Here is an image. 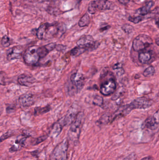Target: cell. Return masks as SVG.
Instances as JSON below:
<instances>
[{
    "mask_svg": "<svg viewBox=\"0 0 159 160\" xmlns=\"http://www.w3.org/2000/svg\"><path fill=\"white\" fill-rule=\"evenodd\" d=\"M61 29V27L56 23H44L37 29L36 37L39 39H46L56 35Z\"/></svg>",
    "mask_w": 159,
    "mask_h": 160,
    "instance_id": "obj_1",
    "label": "cell"
},
{
    "mask_svg": "<svg viewBox=\"0 0 159 160\" xmlns=\"http://www.w3.org/2000/svg\"><path fill=\"white\" fill-rule=\"evenodd\" d=\"M84 117V113L79 112L74 121L71 124L68 132V136L70 140L74 142H77L79 140Z\"/></svg>",
    "mask_w": 159,
    "mask_h": 160,
    "instance_id": "obj_2",
    "label": "cell"
},
{
    "mask_svg": "<svg viewBox=\"0 0 159 160\" xmlns=\"http://www.w3.org/2000/svg\"><path fill=\"white\" fill-rule=\"evenodd\" d=\"M153 44V40L149 36L140 34L136 37L133 42V48L136 52L142 51Z\"/></svg>",
    "mask_w": 159,
    "mask_h": 160,
    "instance_id": "obj_3",
    "label": "cell"
},
{
    "mask_svg": "<svg viewBox=\"0 0 159 160\" xmlns=\"http://www.w3.org/2000/svg\"><path fill=\"white\" fill-rule=\"evenodd\" d=\"M67 139L63 141L55 147L50 156V160H65L68 149Z\"/></svg>",
    "mask_w": 159,
    "mask_h": 160,
    "instance_id": "obj_4",
    "label": "cell"
},
{
    "mask_svg": "<svg viewBox=\"0 0 159 160\" xmlns=\"http://www.w3.org/2000/svg\"><path fill=\"white\" fill-rule=\"evenodd\" d=\"M23 59L27 64L34 65L41 59L38 53V47L32 46L28 48L23 54Z\"/></svg>",
    "mask_w": 159,
    "mask_h": 160,
    "instance_id": "obj_5",
    "label": "cell"
},
{
    "mask_svg": "<svg viewBox=\"0 0 159 160\" xmlns=\"http://www.w3.org/2000/svg\"><path fill=\"white\" fill-rule=\"evenodd\" d=\"M77 45L78 47L85 49L87 51L97 48L99 46V43L95 41L91 36L84 35L78 39L77 42Z\"/></svg>",
    "mask_w": 159,
    "mask_h": 160,
    "instance_id": "obj_6",
    "label": "cell"
},
{
    "mask_svg": "<svg viewBox=\"0 0 159 160\" xmlns=\"http://www.w3.org/2000/svg\"><path fill=\"white\" fill-rule=\"evenodd\" d=\"M153 101L150 99L145 97H141L135 99L129 104L132 110L134 109H145L151 107L153 104Z\"/></svg>",
    "mask_w": 159,
    "mask_h": 160,
    "instance_id": "obj_7",
    "label": "cell"
},
{
    "mask_svg": "<svg viewBox=\"0 0 159 160\" xmlns=\"http://www.w3.org/2000/svg\"><path fill=\"white\" fill-rule=\"evenodd\" d=\"M116 83L114 79L111 78L107 80L101 85L100 91L104 96H109L112 95L115 91Z\"/></svg>",
    "mask_w": 159,
    "mask_h": 160,
    "instance_id": "obj_8",
    "label": "cell"
},
{
    "mask_svg": "<svg viewBox=\"0 0 159 160\" xmlns=\"http://www.w3.org/2000/svg\"><path fill=\"white\" fill-rule=\"evenodd\" d=\"M77 113L78 112H77V109L73 105L68 110L64 118L61 119L59 122L61 123L63 127L71 125L75 119Z\"/></svg>",
    "mask_w": 159,
    "mask_h": 160,
    "instance_id": "obj_9",
    "label": "cell"
},
{
    "mask_svg": "<svg viewBox=\"0 0 159 160\" xmlns=\"http://www.w3.org/2000/svg\"><path fill=\"white\" fill-rule=\"evenodd\" d=\"M155 53L152 50H143L138 56L139 62L143 64H149L155 60Z\"/></svg>",
    "mask_w": 159,
    "mask_h": 160,
    "instance_id": "obj_10",
    "label": "cell"
},
{
    "mask_svg": "<svg viewBox=\"0 0 159 160\" xmlns=\"http://www.w3.org/2000/svg\"><path fill=\"white\" fill-rule=\"evenodd\" d=\"M158 112L157 111L153 116L147 118L143 123V127L150 130H157L159 126Z\"/></svg>",
    "mask_w": 159,
    "mask_h": 160,
    "instance_id": "obj_11",
    "label": "cell"
},
{
    "mask_svg": "<svg viewBox=\"0 0 159 160\" xmlns=\"http://www.w3.org/2000/svg\"><path fill=\"white\" fill-rule=\"evenodd\" d=\"M22 52L23 48L20 46H15L10 48L8 50L7 53V60L12 61L20 59L23 55Z\"/></svg>",
    "mask_w": 159,
    "mask_h": 160,
    "instance_id": "obj_12",
    "label": "cell"
},
{
    "mask_svg": "<svg viewBox=\"0 0 159 160\" xmlns=\"http://www.w3.org/2000/svg\"><path fill=\"white\" fill-rule=\"evenodd\" d=\"M85 77L79 73H75L71 76V81L72 84L76 87L77 91H81L85 85Z\"/></svg>",
    "mask_w": 159,
    "mask_h": 160,
    "instance_id": "obj_13",
    "label": "cell"
},
{
    "mask_svg": "<svg viewBox=\"0 0 159 160\" xmlns=\"http://www.w3.org/2000/svg\"><path fill=\"white\" fill-rule=\"evenodd\" d=\"M19 103L23 108L29 107L33 105L35 102L34 96L31 94H25L20 96Z\"/></svg>",
    "mask_w": 159,
    "mask_h": 160,
    "instance_id": "obj_14",
    "label": "cell"
},
{
    "mask_svg": "<svg viewBox=\"0 0 159 160\" xmlns=\"http://www.w3.org/2000/svg\"><path fill=\"white\" fill-rule=\"evenodd\" d=\"M95 4L98 10L101 11L112 10L115 8V4L109 0H96Z\"/></svg>",
    "mask_w": 159,
    "mask_h": 160,
    "instance_id": "obj_15",
    "label": "cell"
},
{
    "mask_svg": "<svg viewBox=\"0 0 159 160\" xmlns=\"http://www.w3.org/2000/svg\"><path fill=\"white\" fill-rule=\"evenodd\" d=\"M18 82L22 86L30 87L36 82V80L32 76L27 75H21L19 76Z\"/></svg>",
    "mask_w": 159,
    "mask_h": 160,
    "instance_id": "obj_16",
    "label": "cell"
},
{
    "mask_svg": "<svg viewBox=\"0 0 159 160\" xmlns=\"http://www.w3.org/2000/svg\"><path fill=\"white\" fill-rule=\"evenodd\" d=\"M155 2L154 1H150L146 3L144 6L136 10V13L139 14V16H144L148 15L150 13L151 8L154 6Z\"/></svg>",
    "mask_w": 159,
    "mask_h": 160,
    "instance_id": "obj_17",
    "label": "cell"
},
{
    "mask_svg": "<svg viewBox=\"0 0 159 160\" xmlns=\"http://www.w3.org/2000/svg\"><path fill=\"white\" fill-rule=\"evenodd\" d=\"M63 127L59 121L55 123L52 126V129L50 132V135L51 137L53 138L58 137L61 132Z\"/></svg>",
    "mask_w": 159,
    "mask_h": 160,
    "instance_id": "obj_18",
    "label": "cell"
},
{
    "mask_svg": "<svg viewBox=\"0 0 159 160\" xmlns=\"http://www.w3.org/2000/svg\"><path fill=\"white\" fill-rule=\"evenodd\" d=\"M90 22V17L89 15L87 13H86L79 20L78 24L80 27H86L89 25Z\"/></svg>",
    "mask_w": 159,
    "mask_h": 160,
    "instance_id": "obj_19",
    "label": "cell"
},
{
    "mask_svg": "<svg viewBox=\"0 0 159 160\" xmlns=\"http://www.w3.org/2000/svg\"><path fill=\"white\" fill-rule=\"evenodd\" d=\"M50 110H51V107L49 105H47L44 107H35L34 109V115L38 116L44 114L49 112Z\"/></svg>",
    "mask_w": 159,
    "mask_h": 160,
    "instance_id": "obj_20",
    "label": "cell"
},
{
    "mask_svg": "<svg viewBox=\"0 0 159 160\" xmlns=\"http://www.w3.org/2000/svg\"><path fill=\"white\" fill-rule=\"evenodd\" d=\"M87 51L85 49L81 47H75L70 52V54L72 56H74V57H77L81 54H83L84 52Z\"/></svg>",
    "mask_w": 159,
    "mask_h": 160,
    "instance_id": "obj_21",
    "label": "cell"
},
{
    "mask_svg": "<svg viewBox=\"0 0 159 160\" xmlns=\"http://www.w3.org/2000/svg\"><path fill=\"white\" fill-rule=\"evenodd\" d=\"M112 121V116L108 114H105L98 121L99 125H105Z\"/></svg>",
    "mask_w": 159,
    "mask_h": 160,
    "instance_id": "obj_22",
    "label": "cell"
},
{
    "mask_svg": "<svg viewBox=\"0 0 159 160\" xmlns=\"http://www.w3.org/2000/svg\"><path fill=\"white\" fill-rule=\"evenodd\" d=\"M155 73H156V70L155 68L152 66H150L144 71L143 75L145 77H150L154 76Z\"/></svg>",
    "mask_w": 159,
    "mask_h": 160,
    "instance_id": "obj_23",
    "label": "cell"
},
{
    "mask_svg": "<svg viewBox=\"0 0 159 160\" xmlns=\"http://www.w3.org/2000/svg\"><path fill=\"white\" fill-rule=\"evenodd\" d=\"M98 11L95 1H91L90 2L88 7V11L91 14H94Z\"/></svg>",
    "mask_w": 159,
    "mask_h": 160,
    "instance_id": "obj_24",
    "label": "cell"
},
{
    "mask_svg": "<svg viewBox=\"0 0 159 160\" xmlns=\"http://www.w3.org/2000/svg\"><path fill=\"white\" fill-rule=\"evenodd\" d=\"M92 103L96 106H101L103 103V98L101 96L97 95L93 98Z\"/></svg>",
    "mask_w": 159,
    "mask_h": 160,
    "instance_id": "obj_25",
    "label": "cell"
},
{
    "mask_svg": "<svg viewBox=\"0 0 159 160\" xmlns=\"http://www.w3.org/2000/svg\"><path fill=\"white\" fill-rule=\"evenodd\" d=\"M48 138L47 135H44L34 139L32 143L33 146H36L39 144L43 142L44 141H45Z\"/></svg>",
    "mask_w": 159,
    "mask_h": 160,
    "instance_id": "obj_26",
    "label": "cell"
},
{
    "mask_svg": "<svg viewBox=\"0 0 159 160\" xmlns=\"http://www.w3.org/2000/svg\"><path fill=\"white\" fill-rule=\"evenodd\" d=\"M144 19V17L143 16H138L137 17H130L129 18V20L131 22H133V23H138L141 22Z\"/></svg>",
    "mask_w": 159,
    "mask_h": 160,
    "instance_id": "obj_27",
    "label": "cell"
},
{
    "mask_svg": "<svg viewBox=\"0 0 159 160\" xmlns=\"http://www.w3.org/2000/svg\"><path fill=\"white\" fill-rule=\"evenodd\" d=\"M1 44L4 48H7L9 47L11 44L10 38L7 36L5 35L3 37L1 40Z\"/></svg>",
    "mask_w": 159,
    "mask_h": 160,
    "instance_id": "obj_28",
    "label": "cell"
},
{
    "mask_svg": "<svg viewBox=\"0 0 159 160\" xmlns=\"http://www.w3.org/2000/svg\"><path fill=\"white\" fill-rule=\"evenodd\" d=\"M121 28L127 33H130L132 32L133 31V27L129 24H124L122 26Z\"/></svg>",
    "mask_w": 159,
    "mask_h": 160,
    "instance_id": "obj_29",
    "label": "cell"
},
{
    "mask_svg": "<svg viewBox=\"0 0 159 160\" xmlns=\"http://www.w3.org/2000/svg\"><path fill=\"white\" fill-rule=\"evenodd\" d=\"M12 135V132H7L3 134L1 137H0V142H2L3 141L7 139V138L11 137Z\"/></svg>",
    "mask_w": 159,
    "mask_h": 160,
    "instance_id": "obj_30",
    "label": "cell"
},
{
    "mask_svg": "<svg viewBox=\"0 0 159 160\" xmlns=\"http://www.w3.org/2000/svg\"><path fill=\"white\" fill-rule=\"evenodd\" d=\"M136 159H137V156L136 154L134 153H132L125 157L122 160H136Z\"/></svg>",
    "mask_w": 159,
    "mask_h": 160,
    "instance_id": "obj_31",
    "label": "cell"
},
{
    "mask_svg": "<svg viewBox=\"0 0 159 160\" xmlns=\"http://www.w3.org/2000/svg\"><path fill=\"white\" fill-rule=\"evenodd\" d=\"M110 28V25H107V24L104 25V24H103V25L101 26V28L100 29V31H101V32H104V31L108 30V29H109Z\"/></svg>",
    "mask_w": 159,
    "mask_h": 160,
    "instance_id": "obj_32",
    "label": "cell"
},
{
    "mask_svg": "<svg viewBox=\"0 0 159 160\" xmlns=\"http://www.w3.org/2000/svg\"><path fill=\"white\" fill-rule=\"evenodd\" d=\"M66 47L65 46H63L62 45H56V49L58 51H62L64 50Z\"/></svg>",
    "mask_w": 159,
    "mask_h": 160,
    "instance_id": "obj_33",
    "label": "cell"
},
{
    "mask_svg": "<svg viewBox=\"0 0 159 160\" xmlns=\"http://www.w3.org/2000/svg\"><path fill=\"white\" fill-rule=\"evenodd\" d=\"M121 68H122V64L119 63L116 64L114 65V67H113V69L114 70H118V69H120Z\"/></svg>",
    "mask_w": 159,
    "mask_h": 160,
    "instance_id": "obj_34",
    "label": "cell"
},
{
    "mask_svg": "<svg viewBox=\"0 0 159 160\" xmlns=\"http://www.w3.org/2000/svg\"><path fill=\"white\" fill-rule=\"evenodd\" d=\"M119 2L123 4H127L129 2V0H118Z\"/></svg>",
    "mask_w": 159,
    "mask_h": 160,
    "instance_id": "obj_35",
    "label": "cell"
},
{
    "mask_svg": "<svg viewBox=\"0 0 159 160\" xmlns=\"http://www.w3.org/2000/svg\"><path fill=\"white\" fill-rule=\"evenodd\" d=\"M141 160H154V158L151 156H148V157H145L143 158Z\"/></svg>",
    "mask_w": 159,
    "mask_h": 160,
    "instance_id": "obj_36",
    "label": "cell"
},
{
    "mask_svg": "<svg viewBox=\"0 0 159 160\" xmlns=\"http://www.w3.org/2000/svg\"><path fill=\"white\" fill-rule=\"evenodd\" d=\"M36 2H49L53 1V0H35Z\"/></svg>",
    "mask_w": 159,
    "mask_h": 160,
    "instance_id": "obj_37",
    "label": "cell"
},
{
    "mask_svg": "<svg viewBox=\"0 0 159 160\" xmlns=\"http://www.w3.org/2000/svg\"><path fill=\"white\" fill-rule=\"evenodd\" d=\"M3 110V109L2 106L0 105V116L2 115V113Z\"/></svg>",
    "mask_w": 159,
    "mask_h": 160,
    "instance_id": "obj_38",
    "label": "cell"
},
{
    "mask_svg": "<svg viewBox=\"0 0 159 160\" xmlns=\"http://www.w3.org/2000/svg\"><path fill=\"white\" fill-rule=\"evenodd\" d=\"M159 39L158 38L156 39V43H157V46H159Z\"/></svg>",
    "mask_w": 159,
    "mask_h": 160,
    "instance_id": "obj_39",
    "label": "cell"
},
{
    "mask_svg": "<svg viewBox=\"0 0 159 160\" xmlns=\"http://www.w3.org/2000/svg\"><path fill=\"white\" fill-rule=\"evenodd\" d=\"M63 1H65V0H63Z\"/></svg>",
    "mask_w": 159,
    "mask_h": 160,
    "instance_id": "obj_40",
    "label": "cell"
}]
</instances>
